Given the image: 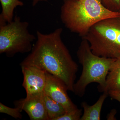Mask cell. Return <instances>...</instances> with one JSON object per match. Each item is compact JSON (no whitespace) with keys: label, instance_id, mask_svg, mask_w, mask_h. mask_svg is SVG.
Masks as SVG:
<instances>
[{"label":"cell","instance_id":"6da1fadb","mask_svg":"<svg viewBox=\"0 0 120 120\" xmlns=\"http://www.w3.org/2000/svg\"><path fill=\"white\" fill-rule=\"evenodd\" d=\"M62 31L61 28L47 34L37 31V41L20 65L36 67L58 77L73 92L78 66L62 41Z\"/></svg>","mask_w":120,"mask_h":120},{"label":"cell","instance_id":"7a4b0ae2","mask_svg":"<svg viewBox=\"0 0 120 120\" xmlns=\"http://www.w3.org/2000/svg\"><path fill=\"white\" fill-rule=\"evenodd\" d=\"M120 15V12L106 8L100 0H64L61 8V19L65 27L82 38L95 24Z\"/></svg>","mask_w":120,"mask_h":120},{"label":"cell","instance_id":"3957f363","mask_svg":"<svg viewBox=\"0 0 120 120\" xmlns=\"http://www.w3.org/2000/svg\"><path fill=\"white\" fill-rule=\"evenodd\" d=\"M76 54L79 62L82 66V71L73 86V92L75 94L83 97L87 86L93 82L98 83L99 91H106V77L116 58H105L95 55L92 52L88 42L83 39Z\"/></svg>","mask_w":120,"mask_h":120},{"label":"cell","instance_id":"277c9868","mask_svg":"<svg viewBox=\"0 0 120 120\" xmlns=\"http://www.w3.org/2000/svg\"><path fill=\"white\" fill-rule=\"evenodd\" d=\"M82 38L88 42L95 55L107 58L120 57V15L95 24Z\"/></svg>","mask_w":120,"mask_h":120},{"label":"cell","instance_id":"5b68a950","mask_svg":"<svg viewBox=\"0 0 120 120\" xmlns=\"http://www.w3.org/2000/svg\"><path fill=\"white\" fill-rule=\"evenodd\" d=\"M28 22L16 15L11 22H0V53L13 57L16 53L31 51L36 37L28 30Z\"/></svg>","mask_w":120,"mask_h":120},{"label":"cell","instance_id":"8992f818","mask_svg":"<svg viewBox=\"0 0 120 120\" xmlns=\"http://www.w3.org/2000/svg\"><path fill=\"white\" fill-rule=\"evenodd\" d=\"M46 83L44 92L56 101L62 105L66 112H72L78 109L69 98L67 86L58 77L46 72Z\"/></svg>","mask_w":120,"mask_h":120},{"label":"cell","instance_id":"52a82bcc","mask_svg":"<svg viewBox=\"0 0 120 120\" xmlns=\"http://www.w3.org/2000/svg\"><path fill=\"white\" fill-rule=\"evenodd\" d=\"M23 76L22 86L26 98L44 92L46 83V72L32 66H21Z\"/></svg>","mask_w":120,"mask_h":120},{"label":"cell","instance_id":"ba28073f","mask_svg":"<svg viewBox=\"0 0 120 120\" xmlns=\"http://www.w3.org/2000/svg\"><path fill=\"white\" fill-rule=\"evenodd\" d=\"M41 94L22 98L14 102L15 107L24 111L31 120H49L44 99Z\"/></svg>","mask_w":120,"mask_h":120},{"label":"cell","instance_id":"9c48e42d","mask_svg":"<svg viewBox=\"0 0 120 120\" xmlns=\"http://www.w3.org/2000/svg\"><path fill=\"white\" fill-rule=\"evenodd\" d=\"M107 91L103 92L98 100L92 105H90L85 101L81 103L84 112L80 120H100L102 107L105 99L109 95Z\"/></svg>","mask_w":120,"mask_h":120},{"label":"cell","instance_id":"30bf717a","mask_svg":"<svg viewBox=\"0 0 120 120\" xmlns=\"http://www.w3.org/2000/svg\"><path fill=\"white\" fill-rule=\"evenodd\" d=\"M106 91L120 90V57L114 61L106 77Z\"/></svg>","mask_w":120,"mask_h":120},{"label":"cell","instance_id":"8fae6325","mask_svg":"<svg viewBox=\"0 0 120 120\" xmlns=\"http://www.w3.org/2000/svg\"><path fill=\"white\" fill-rule=\"evenodd\" d=\"M2 11L0 15V22L9 23L13 20L15 9L18 7H22L23 2L20 0H0Z\"/></svg>","mask_w":120,"mask_h":120},{"label":"cell","instance_id":"7c38bea8","mask_svg":"<svg viewBox=\"0 0 120 120\" xmlns=\"http://www.w3.org/2000/svg\"><path fill=\"white\" fill-rule=\"evenodd\" d=\"M43 97L49 120H56L66 112L62 105L51 98L45 92Z\"/></svg>","mask_w":120,"mask_h":120},{"label":"cell","instance_id":"4fadbf2b","mask_svg":"<svg viewBox=\"0 0 120 120\" xmlns=\"http://www.w3.org/2000/svg\"><path fill=\"white\" fill-rule=\"evenodd\" d=\"M21 111L17 107L11 108L7 106L2 103H0V112L6 114L15 119H21L22 115Z\"/></svg>","mask_w":120,"mask_h":120},{"label":"cell","instance_id":"5bb4252c","mask_svg":"<svg viewBox=\"0 0 120 120\" xmlns=\"http://www.w3.org/2000/svg\"><path fill=\"white\" fill-rule=\"evenodd\" d=\"M82 114V110L78 108L72 112H65L56 120H80Z\"/></svg>","mask_w":120,"mask_h":120},{"label":"cell","instance_id":"9a60e30c","mask_svg":"<svg viewBox=\"0 0 120 120\" xmlns=\"http://www.w3.org/2000/svg\"><path fill=\"white\" fill-rule=\"evenodd\" d=\"M102 4L110 11L119 12L120 9V0H100Z\"/></svg>","mask_w":120,"mask_h":120},{"label":"cell","instance_id":"2e32d148","mask_svg":"<svg viewBox=\"0 0 120 120\" xmlns=\"http://www.w3.org/2000/svg\"><path fill=\"white\" fill-rule=\"evenodd\" d=\"M108 92L109 95L112 98L118 101L120 103V90H110Z\"/></svg>","mask_w":120,"mask_h":120},{"label":"cell","instance_id":"e0dca14e","mask_svg":"<svg viewBox=\"0 0 120 120\" xmlns=\"http://www.w3.org/2000/svg\"><path fill=\"white\" fill-rule=\"evenodd\" d=\"M116 113V110L115 109H112L110 112L108 114L107 116V120H116V118L115 117V116Z\"/></svg>","mask_w":120,"mask_h":120},{"label":"cell","instance_id":"ac0fdd59","mask_svg":"<svg viewBox=\"0 0 120 120\" xmlns=\"http://www.w3.org/2000/svg\"><path fill=\"white\" fill-rule=\"evenodd\" d=\"M32 6L34 7L37 5L39 2L41 1H47V0H32Z\"/></svg>","mask_w":120,"mask_h":120},{"label":"cell","instance_id":"d6986e66","mask_svg":"<svg viewBox=\"0 0 120 120\" xmlns=\"http://www.w3.org/2000/svg\"><path fill=\"white\" fill-rule=\"evenodd\" d=\"M119 12H120V11H119Z\"/></svg>","mask_w":120,"mask_h":120}]
</instances>
